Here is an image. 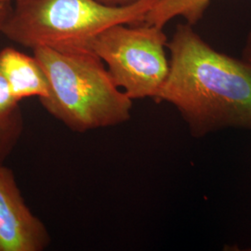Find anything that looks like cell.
I'll list each match as a JSON object with an SVG mask.
<instances>
[{
  "label": "cell",
  "mask_w": 251,
  "mask_h": 251,
  "mask_svg": "<svg viewBox=\"0 0 251 251\" xmlns=\"http://www.w3.org/2000/svg\"><path fill=\"white\" fill-rule=\"evenodd\" d=\"M180 24L167 48L170 74L156 102L171 103L195 138L226 128L251 131V70Z\"/></svg>",
  "instance_id": "1"
},
{
  "label": "cell",
  "mask_w": 251,
  "mask_h": 251,
  "mask_svg": "<svg viewBox=\"0 0 251 251\" xmlns=\"http://www.w3.org/2000/svg\"><path fill=\"white\" fill-rule=\"evenodd\" d=\"M33 54L50 86L48 97L40 102L68 128L83 133L130 119L132 100L117 87L104 63L91 50L39 47Z\"/></svg>",
  "instance_id": "2"
},
{
  "label": "cell",
  "mask_w": 251,
  "mask_h": 251,
  "mask_svg": "<svg viewBox=\"0 0 251 251\" xmlns=\"http://www.w3.org/2000/svg\"><path fill=\"white\" fill-rule=\"evenodd\" d=\"M158 1L109 6L97 0H11L2 35L32 50H90L91 41L109 27L144 24Z\"/></svg>",
  "instance_id": "3"
},
{
  "label": "cell",
  "mask_w": 251,
  "mask_h": 251,
  "mask_svg": "<svg viewBox=\"0 0 251 251\" xmlns=\"http://www.w3.org/2000/svg\"><path fill=\"white\" fill-rule=\"evenodd\" d=\"M168 37L161 27L117 25L96 36L90 49L112 79L132 100H156L170 74Z\"/></svg>",
  "instance_id": "4"
},
{
  "label": "cell",
  "mask_w": 251,
  "mask_h": 251,
  "mask_svg": "<svg viewBox=\"0 0 251 251\" xmlns=\"http://www.w3.org/2000/svg\"><path fill=\"white\" fill-rule=\"evenodd\" d=\"M50 242L45 225L27 206L13 172L0 163V251H42Z\"/></svg>",
  "instance_id": "5"
},
{
  "label": "cell",
  "mask_w": 251,
  "mask_h": 251,
  "mask_svg": "<svg viewBox=\"0 0 251 251\" xmlns=\"http://www.w3.org/2000/svg\"><path fill=\"white\" fill-rule=\"evenodd\" d=\"M0 72L19 102L30 97H48L49 81L34 55L29 56L13 48L3 49L0 51Z\"/></svg>",
  "instance_id": "6"
},
{
  "label": "cell",
  "mask_w": 251,
  "mask_h": 251,
  "mask_svg": "<svg viewBox=\"0 0 251 251\" xmlns=\"http://www.w3.org/2000/svg\"><path fill=\"white\" fill-rule=\"evenodd\" d=\"M211 0H159L148 14L144 23L164 28L172 19L182 17L195 25L204 16Z\"/></svg>",
  "instance_id": "7"
},
{
  "label": "cell",
  "mask_w": 251,
  "mask_h": 251,
  "mask_svg": "<svg viewBox=\"0 0 251 251\" xmlns=\"http://www.w3.org/2000/svg\"><path fill=\"white\" fill-rule=\"evenodd\" d=\"M24 129V120H0V163L9 156L18 143Z\"/></svg>",
  "instance_id": "8"
},
{
  "label": "cell",
  "mask_w": 251,
  "mask_h": 251,
  "mask_svg": "<svg viewBox=\"0 0 251 251\" xmlns=\"http://www.w3.org/2000/svg\"><path fill=\"white\" fill-rule=\"evenodd\" d=\"M23 119L19 101L14 98L9 83L0 72V120L11 121Z\"/></svg>",
  "instance_id": "9"
},
{
  "label": "cell",
  "mask_w": 251,
  "mask_h": 251,
  "mask_svg": "<svg viewBox=\"0 0 251 251\" xmlns=\"http://www.w3.org/2000/svg\"><path fill=\"white\" fill-rule=\"evenodd\" d=\"M11 9V0H0V35Z\"/></svg>",
  "instance_id": "10"
},
{
  "label": "cell",
  "mask_w": 251,
  "mask_h": 251,
  "mask_svg": "<svg viewBox=\"0 0 251 251\" xmlns=\"http://www.w3.org/2000/svg\"><path fill=\"white\" fill-rule=\"evenodd\" d=\"M242 61L246 63L251 70V32L247 36L246 43L242 51Z\"/></svg>",
  "instance_id": "11"
},
{
  "label": "cell",
  "mask_w": 251,
  "mask_h": 251,
  "mask_svg": "<svg viewBox=\"0 0 251 251\" xmlns=\"http://www.w3.org/2000/svg\"><path fill=\"white\" fill-rule=\"evenodd\" d=\"M97 1L109 6H126V5L132 4L138 0H97Z\"/></svg>",
  "instance_id": "12"
}]
</instances>
